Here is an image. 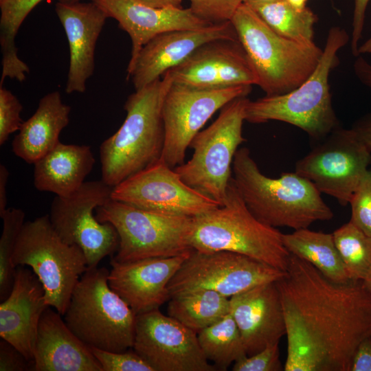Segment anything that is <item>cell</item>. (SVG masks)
Segmentation results:
<instances>
[{
	"label": "cell",
	"instance_id": "1",
	"mask_svg": "<svg viewBox=\"0 0 371 371\" xmlns=\"http://www.w3.org/2000/svg\"><path fill=\"white\" fill-rule=\"evenodd\" d=\"M286 324L285 371H350L371 337V293L363 281L333 282L291 254L276 281Z\"/></svg>",
	"mask_w": 371,
	"mask_h": 371
},
{
	"label": "cell",
	"instance_id": "2",
	"mask_svg": "<svg viewBox=\"0 0 371 371\" xmlns=\"http://www.w3.org/2000/svg\"><path fill=\"white\" fill-rule=\"evenodd\" d=\"M232 175L247 208L266 225L297 230L333 217V211L311 181L295 172L282 173L278 178L267 177L247 148L237 150Z\"/></svg>",
	"mask_w": 371,
	"mask_h": 371
},
{
	"label": "cell",
	"instance_id": "3",
	"mask_svg": "<svg viewBox=\"0 0 371 371\" xmlns=\"http://www.w3.org/2000/svg\"><path fill=\"white\" fill-rule=\"evenodd\" d=\"M172 84L166 72L162 79L128 97L123 124L100 147L101 179L108 186L114 188L161 157L165 139L162 107Z\"/></svg>",
	"mask_w": 371,
	"mask_h": 371
},
{
	"label": "cell",
	"instance_id": "4",
	"mask_svg": "<svg viewBox=\"0 0 371 371\" xmlns=\"http://www.w3.org/2000/svg\"><path fill=\"white\" fill-rule=\"evenodd\" d=\"M282 236L252 214L232 177L223 204L192 218L189 240L194 251L238 253L285 272L291 254Z\"/></svg>",
	"mask_w": 371,
	"mask_h": 371
},
{
	"label": "cell",
	"instance_id": "5",
	"mask_svg": "<svg viewBox=\"0 0 371 371\" xmlns=\"http://www.w3.org/2000/svg\"><path fill=\"white\" fill-rule=\"evenodd\" d=\"M348 41L345 30L331 27L322 57L309 77L286 93L265 95L254 101L249 100L245 121L254 124L271 120L284 122L300 128L318 141L339 128L328 80L330 71L339 63L337 52Z\"/></svg>",
	"mask_w": 371,
	"mask_h": 371
},
{
	"label": "cell",
	"instance_id": "6",
	"mask_svg": "<svg viewBox=\"0 0 371 371\" xmlns=\"http://www.w3.org/2000/svg\"><path fill=\"white\" fill-rule=\"evenodd\" d=\"M230 21L256 74L258 86L266 95L284 94L297 88L313 72L323 54L315 43L278 34L245 3Z\"/></svg>",
	"mask_w": 371,
	"mask_h": 371
},
{
	"label": "cell",
	"instance_id": "7",
	"mask_svg": "<svg viewBox=\"0 0 371 371\" xmlns=\"http://www.w3.org/2000/svg\"><path fill=\"white\" fill-rule=\"evenodd\" d=\"M105 267L88 268L72 293L65 322L89 347L110 352L133 348L136 315L109 286Z\"/></svg>",
	"mask_w": 371,
	"mask_h": 371
},
{
	"label": "cell",
	"instance_id": "8",
	"mask_svg": "<svg viewBox=\"0 0 371 371\" xmlns=\"http://www.w3.org/2000/svg\"><path fill=\"white\" fill-rule=\"evenodd\" d=\"M15 267H30L45 290L49 306L63 316L72 293L88 269L83 251L64 242L53 228L49 214L25 222L12 256Z\"/></svg>",
	"mask_w": 371,
	"mask_h": 371
},
{
	"label": "cell",
	"instance_id": "9",
	"mask_svg": "<svg viewBox=\"0 0 371 371\" xmlns=\"http://www.w3.org/2000/svg\"><path fill=\"white\" fill-rule=\"evenodd\" d=\"M248 100L240 97L225 105L214 122L192 139V158L174 168L187 185L220 205L232 177L234 155L245 141L243 124Z\"/></svg>",
	"mask_w": 371,
	"mask_h": 371
},
{
	"label": "cell",
	"instance_id": "10",
	"mask_svg": "<svg viewBox=\"0 0 371 371\" xmlns=\"http://www.w3.org/2000/svg\"><path fill=\"white\" fill-rule=\"evenodd\" d=\"M97 220L110 223L119 236L120 262L168 258L192 251L189 236L192 218L158 214L111 199L95 210Z\"/></svg>",
	"mask_w": 371,
	"mask_h": 371
},
{
	"label": "cell",
	"instance_id": "11",
	"mask_svg": "<svg viewBox=\"0 0 371 371\" xmlns=\"http://www.w3.org/2000/svg\"><path fill=\"white\" fill-rule=\"evenodd\" d=\"M112 190L102 179L85 181L72 195L56 196L51 204L49 217L53 228L64 242L83 251L88 268L98 267L118 248L114 226L99 222L94 214L98 207L111 199Z\"/></svg>",
	"mask_w": 371,
	"mask_h": 371
},
{
	"label": "cell",
	"instance_id": "12",
	"mask_svg": "<svg viewBox=\"0 0 371 371\" xmlns=\"http://www.w3.org/2000/svg\"><path fill=\"white\" fill-rule=\"evenodd\" d=\"M285 272L238 253L192 250L170 281V298L196 289H210L230 298L265 283L276 282Z\"/></svg>",
	"mask_w": 371,
	"mask_h": 371
},
{
	"label": "cell",
	"instance_id": "13",
	"mask_svg": "<svg viewBox=\"0 0 371 371\" xmlns=\"http://www.w3.org/2000/svg\"><path fill=\"white\" fill-rule=\"evenodd\" d=\"M370 163L371 151L350 128L339 126L296 162L295 172L345 206Z\"/></svg>",
	"mask_w": 371,
	"mask_h": 371
},
{
	"label": "cell",
	"instance_id": "14",
	"mask_svg": "<svg viewBox=\"0 0 371 371\" xmlns=\"http://www.w3.org/2000/svg\"><path fill=\"white\" fill-rule=\"evenodd\" d=\"M251 91V85L201 89L172 82L162 107L165 139L161 158L172 168L183 164L192 139L214 113Z\"/></svg>",
	"mask_w": 371,
	"mask_h": 371
},
{
	"label": "cell",
	"instance_id": "15",
	"mask_svg": "<svg viewBox=\"0 0 371 371\" xmlns=\"http://www.w3.org/2000/svg\"><path fill=\"white\" fill-rule=\"evenodd\" d=\"M111 199L149 212L190 218L220 205L187 185L161 158L113 188Z\"/></svg>",
	"mask_w": 371,
	"mask_h": 371
},
{
	"label": "cell",
	"instance_id": "16",
	"mask_svg": "<svg viewBox=\"0 0 371 371\" xmlns=\"http://www.w3.org/2000/svg\"><path fill=\"white\" fill-rule=\"evenodd\" d=\"M133 350L154 371H214L197 333L158 309L136 315Z\"/></svg>",
	"mask_w": 371,
	"mask_h": 371
},
{
	"label": "cell",
	"instance_id": "17",
	"mask_svg": "<svg viewBox=\"0 0 371 371\" xmlns=\"http://www.w3.org/2000/svg\"><path fill=\"white\" fill-rule=\"evenodd\" d=\"M166 72L172 82L195 88L258 85L256 74L239 41L207 43Z\"/></svg>",
	"mask_w": 371,
	"mask_h": 371
},
{
	"label": "cell",
	"instance_id": "18",
	"mask_svg": "<svg viewBox=\"0 0 371 371\" xmlns=\"http://www.w3.org/2000/svg\"><path fill=\"white\" fill-rule=\"evenodd\" d=\"M216 40L238 41L231 21L160 34L142 47L127 78L135 90L141 89L181 64L201 45Z\"/></svg>",
	"mask_w": 371,
	"mask_h": 371
},
{
	"label": "cell",
	"instance_id": "19",
	"mask_svg": "<svg viewBox=\"0 0 371 371\" xmlns=\"http://www.w3.org/2000/svg\"><path fill=\"white\" fill-rule=\"evenodd\" d=\"M191 251L124 262L111 259L109 284L136 315L158 309L170 299L168 284Z\"/></svg>",
	"mask_w": 371,
	"mask_h": 371
},
{
	"label": "cell",
	"instance_id": "20",
	"mask_svg": "<svg viewBox=\"0 0 371 371\" xmlns=\"http://www.w3.org/2000/svg\"><path fill=\"white\" fill-rule=\"evenodd\" d=\"M49 307L43 284L32 270L16 267L9 295L0 304V337L32 361L38 324Z\"/></svg>",
	"mask_w": 371,
	"mask_h": 371
},
{
	"label": "cell",
	"instance_id": "21",
	"mask_svg": "<svg viewBox=\"0 0 371 371\" xmlns=\"http://www.w3.org/2000/svg\"><path fill=\"white\" fill-rule=\"evenodd\" d=\"M109 18L115 19L132 42L127 72L133 67L142 47L155 36L168 32L199 29L210 25L190 8H154L134 0H90Z\"/></svg>",
	"mask_w": 371,
	"mask_h": 371
},
{
	"label": "cell",
	"instance_id": "22",
	"mask_svg": "<svg viewBox=\"0 0 371 371\" xmlns=\"http://www.w3.org/2000/svg\"><path fill=\"white\" fill-rule=\"evenodd\" d=\"M229 312L240 330L247 356L279 343L286 324L276 282L265 283L229 298Z\"/></svg>",
	"mask_w": 371,
	"mask_h": 371
},
{
	"label": "cell",
	"instance_id": "23",
	"mask_svg": "<svg viewBox=\"0 0 371 371\" xmlns=\"http://www.w3.org/2000/svg\"><path fill=\"white\" fill-rule=\"evenodd\" d=\"M55 10L65 30L69 47L65 91L67 93H84L87 81L94 71L96 43L109 17L92 1H58Z\"/></svg>",
	"mask_w": 371,
	"mask_h": 371
},
{
	"label": "cell",
	"instance_id": "24",
	"mask_svg": "<svg viewBox=\"0 0 371 371\" xmlns=\"http://www.w3.org/2000/svg\"><path fill=\"white\" fill-rule=\"evenodd\" d=\"M61 316L51 306L42 314L31 370L102 371L89 346L69 329Z\"/></svg>",
	"mask_w": 371,
	"mask_h": 371
},
{
	"label": "cell",
	"instance_id": "25",
	"mask_svg": "<svg viewBox=\"0 0 371 371\" xmlns=\"http://www.w3.org/2000/svg\"><path fill=\"white\" fill-rule=\"evenodd\" d=\"M94 164L95 158L89 146L60 142L34 164V187L41 192L68 197L85 182Z\"/></svg>",
	"mask_w": 371,
	"mask_h": 371
},
{
	"label": "cell",
	"instance_id": "26",
	"mask_svg": "<svg viewBox=\"0 0 371 371\" xmlns=\"http://www.w3.org/2000/svg\"><path fill=\"white\" fill-rule=\"evenodd\" d=\"M70 112V106L62 101L59 91L44 95L34 113L22 123L14 138V154L34 164L60 142V133L69 122Z\"/></svg>",
	"mask_w": 371,
	"mask_h": 371
},
{
	"label": "cell",
	"instance_id": "27",
	"mask_svg": "<svg viewBox=\"0 0 371 371\" xmlns=\"http://www.w3.org/2000/svg\"><path fill=\"white\" fill-rule=\"evenodd\" d=\"M283 243L289 252L308 262L329 280L344 283L350 281L335 243L333 234L308 228L283 234Z\"/></svg>",
	"mask_w": 371,
	"mask_h": 371
},
{
	"label": "cell",
	"instance_id": "28",
	"mask_svg": "<svg viewBox=\"0 0 371 371\" xmlns=\"http://www.w3.org/2000/svg\"><path fill=\"white\" fill-rule=\"evenodd\" d=\"M167 313L199 333L229 313V298L210 289L193 290L170 298Z\"/></svg>",
	"mask_w": 371,
	"mask_h": 371
},
{
	"label": "cell",
	"instance_id": "29",
	"mask_svg": "<svg viewBox=\"0 0 371 371\" xmlns=\"http://www.w3.org/2000/svg\"><path fill=\"white\" fill-rule=\"evenodd\" d=\"M43 0H2L0 1V45L2 74L0 85L5 78L23 82L30 72L28 66L17 55L16 34L27 16Z\"/></svg>",
	"mask_w": 371,
	"mask_h": 371
},
{
	"label": "cell",
	"instance_id": "30",
	"mask_svg": "<svg viewBox=\"0 0 371 371\" xmlns=\"http://www.w3.org/2000/svg\"><path fill=\"white\" fill-rule=\"evenodd\" d=\"M197 336L203 354L216 368L226 370L247 356L240 330L230 312L201 330Z\"/></svg>",
	"mask_w": 371,
	"mask_h": 371
},
{
	"label": "cell",
	"instance_id": "31",
	"mask_svg": "<svg viewBox=\"0 0 371 371\" xmlns=\"http://www.w3.org/2000/svg\"><path fill=\"white\" fill-rule=\"evenodd\" d=\"M253 9L278 34L303 43H315L317 16L308 7L298 10L286 0H278Z\"/></svg>",
	"mask_w": 371,
	"mask_h": 371
},
{
	"label": "cell",
	"instance_id": "32",
	"mask_svg": "<svg viewBox=\"0 0 371 371\" xmlns=\"http://www.w3.org/2000/svg\"><path fill=\"white\" fill-rule=\"evenodd\" d=\"M332 234L349 279L364 281L371 273V236L350 221Z\"/></svg>",
	"mask_w": 371,
	"mask_h": 371
},
{
	"label": "cell",
	"instance_id": "33",
	"mask_svg": "<svg viewBox=\"0 0 371 371\" xmlns=\"http://www.w3.org/2000/svg\"><path fill=\"white\" fill-rule=\"evenodd\" d=\"M3 229L0 238V300L10 294L14 283L16 267L12 256L17 239L25 223V212L20 208H8L0 216Z\"/></svg>",
	"mask_w": 371,
	"mask_h": 371
},
{
	"label": "cell",
	"instance_id": "34",
	"mask_svg": "<svg viewBox=\"0 0 371 371\" xmlns=\"http://www.w3.org/2000/svg\"><path fill=\"white\" fill-rule=\"evenodd\" d=\"M89 348L102 371H154L134 350L110 352L95 347Z\"/></svg>",
	"mask_w": 371,
	"mask_h": 371
},
{
	"label": "cell",
	"instance_id": "35",
	"mask_svg": "<svg viewBox=\"0 0 371 371\" xmlns=\"http://www.w3.org/2000/svg\"><path fill=\"white\" fill-rule=\"evenodd\" d=\"M350 221L371 236V170L363 177L349 202Z\"/></svg>",
	"mask_w": 371,
	"mask_h": 371
},
{
	"label": "cell",
	"instance_id": "36",
	"mask_svg": "<svg viewBox=\"0 0 371 371\" xmlns=\"http://www.w3.org/2000/svg\"><path fill=\"white\" fill-rule=\"evenodd\" d=\"M23 106L9 90L0 86V145L5 143L9 136L19 131L23 121L21 117Z\"/></svg>",
	"mask_w": 371,
	"mask_h": 371
},
{
	"label": "cell",
	"instance_id": "37",
	"mask_svg": "<svg viewBox=\"0 0 371 371\" xmlns=\"http://www.w3.org/2000/svg\"><path fill=\"white\" fill-rule=\"evenodd\" d=\"M190 8L199 19L210 24L230 21L238 7V0H188Z\"/></svg>",
	"mask_w": 371,
	"mask_h": 371
},
{
	"label": "cell",
	"instance_id": "38",
	"mask_svg": "<svg viewBox=\"0 0 371 371\" xmlns=\"http://www.w3.org/2000/svg\"><path fill=\"white\" fill-rule=\"evenodd\" d=\"M280 359L279 343L267 346L260 351L245 356L234 362V371H280L282 370Z\"/></svg>",
	"mask_w": 371,
	"mask_h": 371
},
{
	"label": "cell",
	"instance_id": "39",
	"mask_svg": "<svg viewBox=\"0 0 371 371\" xmlns=\"http://www.w3.org/2000/svg\"><path fill=\"white\" fill-rule=\"evenodd\" d=\"M32 370V361L5 339L0 341V371H25Z\"/></svg>",
	"mask_w": 371,
	"mask_h": 371
},
{
	"label": "cell",
	"instance_id": "40",
	"mask_svg": "<svg viewBox=\"0 0 371 371\" xmlns=\"http://www.w3.org/2000/svg\"><path fill=\"white\" fill-rule=\"evenodd\" d=\"M354 1L355 6L352 23V30L350 46L352 54L357 57L359 56V42L363 34L366 11L370 0Z\"/></svg>",
	"mask_w": 371,
	"mask_h": 371
},
{
	"label": "cell",
	"instance_id": "41",
	"mask_svg": "<svg viewBox=\"0 0 371 371\" xmlns=\"http://www.w3.org/2000/svg\"><path fill=\"white\" fill-rule=\"evenodd\" d=\"M350 371H371V337L365 339L359 346Z\"/></svg>",
	"mask_w": 371,
	"mask_h": 371
},
{
	"label": "cell",
	"instance_id": "42",
	"mask_svg": "<svg viewBox=\"0 0 371 371\" xmlns=\"http://www.w3.org/2000/svg\"><path fill=\"white\" fill-rule=\"evenodd\" d=\"M355 135L371 151V113L358 119L350 128Z\"/></svg>",
	"mask_w": 371,
	"mask_h": 371
},
{
	"label": "cell",
	"instance_id": "43",
	"mask_svg": "<svg viewBox=\"0 0 371 371\" xmlns=\"http://www.w3.org/2000/svg\"><path fill=\"white\" fill-rule=\"evenodd\" d=\"M353 69L359 80L371 89V64L359 55L356 57Z\"/></svg>",
	"mask_w": 371,
	"mask_h": 371
},
{
	"label": "cell",
	"instance_id": "44",
	"mask_svg": "<svg viewBox=\"0 0 371 371\" xmlns=\"http://www.w3.org/2000/svg\"><path fill=\"white\" fill-rule=\"evenodd\" d=\"M10 176L9 170L5 165L0 164V216L8 209L7 207V184Z\"/></svg>",
	"mask_w": 371,
	"mask_h": 371
},
{
	"label": "cell",
	"instance_id": "45",
	"mask_svg": "<svg viewBox=\"0 0 371 371\" xmlns=\"http://www.w3.org/2000/svg\"><path fill=\"white\" fill-rule=\"evenodd\" d=\"M154 8L181 7L183 0H134Z\"/></svg>",
	"mask_w": 371,
	"mask_h": 371
},
{
	"label": "cell",
	"instance_id": "46",
	"mask_svg": "<svg viewBox=\"0 0 371 371\" xmlns=\"http://www.w3.org/2000/svg\"><path fill=\"white\" fill-rule=\"evenodd\" d=\"M371 54V36L366 40L361 46H359L358 54Z\"/></svg>",
	"mask_w": 371,
	"mask_h": 371
},
{
	"label": "cell",
	"instance_id": "47",
	"mask_svg": "<svg viewBox=\"0 0 371 371\" xmlns=\"http://www.w3.org/2000/svg\"><path fill=\"white\" fill-rule=\"evenodd\" d=\"M278 0H246L245 3L248 5L252 8H255L261 5L276 1Z\"/></svg>",
	"mask_w": 371,
	"mask_h": 371
},
{
	"label": "cell",
	"instance_id": "48",
	"mask_svg": "<svg viewBox=\"0 0 371 371\" xmlns=\"http://www.w3.org/2000/svg\"><path fill=\"white\" fill-rule=\"evenodd\" d=\"M294 8L298 10H302L306 7V3L307 0H286Z\"/></svg>",
	"mask_w": 371,
	"mask_h": 371
},
{
	"label": "cell",
	"instance_id": "49",
	"mask_svg": "<svg viewBox=\"0 0 371 371\" xmlns=\"http://www.w3.org/2000/svg\"><path fill=\"white\" fill-rule=\"evenodd\" d=\"M366 287L368 289V290L371 293V273L369 274V276L367 277V278L363 281Z\"/></svg>",
	"mask_w": 371,
	"mask_h": 371
},
{
	"label": "cell",
	"instance_id": "50",
	"mask_svg": "<svg viewBox=\"0 0 371 371\" xmlns=\"http://www.w3.org/2000/svg\"><path fill=\"white\" fill-rule=\"evenodd\" d=\"M79 1L80 0H58V1L65 2V3L76 2V1Z\"/></svg>",
	"mask_w": 371,
	"mask_h": 371
},
{
	"label": "cell",
	"instance_id": "51",
	"mask_svg": "<svg viewBox=\"0 0 371 371\" xmlns=\"http://www.w3.org/2000/svg\"><path fill=\"white\" fill-rule=\"evenodd\" d=\"M239 1H240L241 3H245L246 1V0H238Z\"/></svg>",
	"mask_w": 371,
	"mask_h": 371
},
{
	"label": "cell",
	"instance_id": "52",
	"mask_svg": "<svg viewBox=\"0 0 371 371\" xmlns=\"http://www.w3.org/2000/svg\"><path fill=\"white\" fill-rule=\"evenodd\" d=\"M2 0H0V1H1Z\"/></svg>",
	"mask_w": 371,
	"mask_h": 371
}]
</instances>
